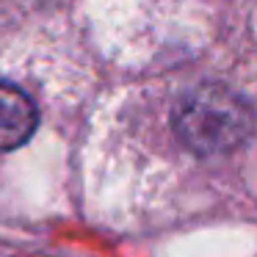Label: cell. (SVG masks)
Returning <instances> with one entry per match:
<instances>
[{
	"mask_svg": "<svg viewBox=\"0 0 257 257\" xmlns=\"http://www.w3.org/2000/svg\"><path fill=\"white\" fill-rule=\"evenodd\" d=\"M249 105L216 83L191 89L174 108V133L196 155H221L243 144L251 133Z\"/></svg>",
	"mask_w": 257,
	"mask_h": 257,
	"instance_id": "obj_1",
	"label": "cell"
},
{
	"mask_svg": "<svg viewBox=\"0 0 257 257\" xmlns=\"http://www.w3.org/2000/svg\"><path fill=\"white\" fill-rule=\"evenodd\" d=\"M39 124L36 105L23 89L0 80V152H12L34 136Z\"/></svg>",
	"mask_w": 257,
	"mask_h": 257,
	"instance_id": "obj_2",
	"label": "cell"
}]
</instances>
